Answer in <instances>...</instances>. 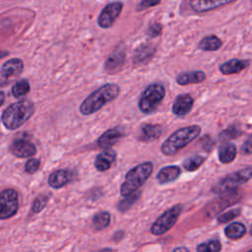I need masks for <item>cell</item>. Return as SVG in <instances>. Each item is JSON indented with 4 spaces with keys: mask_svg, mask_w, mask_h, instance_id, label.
<instances>
[{
    "mask_svg": "<svg viewBox=\"0 0 252 252\" xmlns=\"http://www.w3.org/2000/svg\"><path fill=\"white\" fill-rule=\"evenodd\" d=\"M23 69L24 63L19 58H13L6 61L0 69V84L8 83L12 78L20 75Z\"/></svg>",
    "mask_w": 252,
    "mask_h": 252,
    "instance_id": "13",
    "label": "cell"
},
{
    "mask_svg": "<svg viewBox=\"0 0 252 252\" xmlns=\"http://www.w3.org/2000/svg\"><path fill=\"white\" fill-rule=\"evenodd\" d=\"M11 153L17 158H30L35 155V146L27 139L15 140L11 146Z\"/></svg>",
    "mask_w": 252,
    "mask_h": 252,
    "instance_id": "15",
    "label": "cell"
},
{
    "mask_svg": "<svg viewBox=\"0 0 252 252\" xmlns=\"http://www.w3.org/2000/svg\"><path fill=\"white\" fill-rule=\"evenodd\" d=\"M172 252H190V251L185 247H178V248H175Z\"/></svg>",
    "mask_w": 252,
    "mask_h": 252,
    "instance_id": "39",
    "label": "cell"
},
{
    "mask_svg": "<svg viewBox=\"0 0 252 252\" xmlns=\"http://www.w3.org/2000/svg\"><path fill=\"white\" fill-rule=\"evenodd\" d=\"M110 222V215L107 212H99L93 218V224L96 229H103Z\"/></svg>",
    "mask_w": 252,
    "mask_h": 252,
    "instance_id": "28",
    "label": "cell"
},
{
    "mask_svg": "<svg viewBox=\"0 0 252 252\" xmlns=\"http://www.w3.org/2000/svg\"><path fill=\"white\" fill-rule=\"evenodd\" d=\"M222 46V40L216 34L205 35L198 43V48L203 51H217Z\"/></svg>",
    "mask_w": 252,
    "mask_h": 252,
    "instance_id": "22",
    "label": "cell"
},
{
    "mask_svg": "<svg viewBox=\"0 0 252 252\" xmlns=\"http://www.w3.org/2000/svg\"><path fill=\"white\" fill-rule=\"evenodd\" d=\"M240 153L242 155H252V134L244 141L242 147L240 149Z\"/></svg>",
    "mask_w": 252,
    "mask_h": 252,
    "instance_id": "37",
    "label": "cell"
},
{
    "mask_svg": "<svg viewBox=\"0 0 252 252\" xmlns=\"http://www.w3.org/2000/svg\"><path fill=\"white\" fill-rule=\"evenodd\" d=\"M71 180V173L66 169H58L53 171L48 177V184L54 189L65 186Z\"/></svg>",
    "mask_w": 252,
    "mask_h": 252,
    "instance_id": "21",
    "label": "cell"
},
{
    "mask_svg": "<svg viewBox=\"0 0 252 252\" xmlns=\"http://www.w3.org/2000/svg\"><path fill=\"white\" fill-rule=\"evenodd\" d=\"M123 9L122 2H111L107 4L100 12L97 18V24L102 29L110 28L119 17Z\"/></svg>",
    "mask_w": 252,
    "mask_h": 252,
    "instance_id": "10",
    "label": "cell"
},
{
    "mask_svg": "<svg viewBox=\"0 0 252 252\" xmlns=\"http://www.w3.org/2000/svg\"><path fill=\"white\" fill-rule=\"evenodd\" d=\"M248 252H252V249H251V250H249V251H248Z\"/></svg>",
    "mask_w": 252,
    "mask_h": 252,
    "instance_id": "43",
    "label": "cell"
},
{
    "mask_svg": "<svg viewBox=\"0 0 252 252\" xmlns=\"http://www.w3.org/2000/svg\"><path fill=\"white\" fill-rule=\"evenodd\" d=\"M39 165H40V161L39 159L37 158H30L27 162H26V165H25V171L29 174H33L35 173L38 168H39Z\"/></svg>",
    "mask_w": 252,
    "mask_h": 252,
    "instance_id": "34",
    "label": "cell"
},
{
    "mask_svg": "<svg viewBox=\"0 0 252 252\" xmlns=\"http://www.w3.org/2000/svg\"><path fill=\"white\" fill-rule=\"evenodd\" d=\"M165 96V88L159 83L150 84L141 94L138 107L141 112L150 114L154 112Z\"/></svg>",
    "mask_w": 252,
    "mask_h": 252,
    "instance_id": "5",
    "label": "cell"
},
{
    "mask_svg": "<svg viewBox=\"0 0 252 252\" xmlns=\"http://www.w3.org/2000/svg\"><path fill=\"white\" fill-rule=\"evenodd\" d=\"M249 232H250V234L252 235V225H251V227H250V231H249Z\"/></svg>",
    "mask_w": 252,
    "mask_h": 252,
    "instance_id": "42",
    "label": "cell"
},
{
    "mask_svg": "<svg viewBox=\"0 0 252 252\" xmlns=\"http://www.w3.org/2000/svg\"><path fill=\"white\" fill-rule=\"evenodd\" d=\"M239 215H240V210L239 209H233V210L227 211V212L222 213L221 215H220L218 217V220H219L220 223H225V222H228V221L234 220Z\"/></svg>",
    "mask_w": 252,
    "mask_h": 252,
    "instance_id": "33",
    "label": "cell"
},
{
    "mask_svg": "<svg viewBox=\"0 0 252 252\" xmlns=\"http://www.w3.org/2000/svg\"><path fill=\"white\" fill-rule=\"evenodd\" d=\"M153 171V163L146 161L130 169L126 176L125 181L120 187V194L125 197L137 192V190L147 181Z\"/></svg>",
    "mask_w": 252,
    "mask_h": 252,
    "instance_id": "4",
    "label": "cell"
},
{
    "mask_svg": "<svg viewBox=\"0 0 252 252\" xmlns=\"http://www.w3.org/2000/svg\"><path fill=\"white\" fill-rule=\"evenodd\" d=\"M126 47L124 43L118 44L104 63V70L108 74L118 73L126 61Z\"/></svg>",
    "mask_w": 252,
    "mask_h": 252,
    "instance_id": "9",
    "label": "cell"
},
{
    "mask_svg": "<svg viewBox=\"0 0 252 252\" xmlns=\"http://www.w3.org/2000/svg\"><path fill=\"white\" fill-rule=\"evenodd\" d=\"M205 159L206 158L201 155H195V156L189 157L183 161V167L187 171H195L204 163Z\"/></svg>",
    "mask_w": 252,
    "mask_h": 252,
    "instance_id": "27",
    "label": "cell"
},
{
    "mask_svg": "<svg viewBox=\"0 0 252 252\" xmlns=\"http://www.w3.org/2000/svg\"><path fill=\"white\" fill-rule=\"evenodd\" d=\"M120 93V88L114 83H107L88 95L81 103L80 112L83 115L93 114L101 109L106 103L114 100Z\"/></svg>",
    "mask_w": 252,
    "mask_h": 252,
    "instance_id": "1",
    "label": "cell"
},
{
    "mask_svg": "<svg viewBox=\"0 0 252 252\" xmlns=\"http://www.w3.org/2000/svg\"><path fill=\"white\" fill-rule=\"evenodd\" d=\"M206 73L200 70L181 72L176 76V83L180 86H187L191 84H200L206 80Z\"/></svg>",
    "mask_w": 252,
    "mask_h": 252,
    "instance_id": "18",
    "label": "cell"
},
{
    "mask_svg": "<svg viewBox=\"0 0 252 252\" xmlns=\"http://www.w3.org/2000/svg\"><path fill=\"white\" fill-rule=\"evenodd\" d=\"M156 53V46L151 42H143L139 44L133 52V64L135 66H143L148 64Z\"/></svg>",
    "mask_w": 252,
    "mask_h": 252,
    "instance_id": "12",
    "label": "cell"
},
{
    "mask_svg": "<svg viewBox=\"0 0 252 252\" xmlns=\"http://www.w3.org/2000/svg\"><path fill=\"white\" fill-rule=\"evenodd\" d=\"M252 178V166L244 167L222 177L213 186V192L217 194L227 193Z\"/></svg>",
    "mask_w": 252,
    "mask_h": 252,
    "instance_id": "6",
    "label": "cell"
},
{
    "mask_svg": "<svg viewBox=\"0 0 252 252\" xmlns=\"http://www.w3.org/2000/svg\"><path fill=\"white\" fill-rule=\"evenodd\" d=\"M181 170L177 165H168V166H164L162 167L158 175L157 178L158 180L159 183H167V182H171L175 179H177V177L180 175Z\"/></svg>",
    "mask_w": 252,
    "mask_h": 252,
    "instance_id": "24",
    "label": "cell"
},
{
    "mask_svg": "<svg viewBox=\"0 0 252 252\" xmlns=\"http://www.w3.org/2000/svg\"><path fill=\"white\" fill-rule=\"evenodd\" d=\"M251 2H252V0H251Z\"/></svg>",
    "mask_w": 252,
    "mask_h": 252,
    "instance_id": "44",
    "label": "cell"
},
{
    "mask_svg": "<svg viewBox=\"0 0 252 252\" xmlns=\"http://www.w3.org/2000/svg\"><path fill=\"white\" fill-rule=\"evenodd\" d=\"M116 153L111 149L104 150L100 154H98L94 159V166L98 171H106L108 170L112 163L115 161Z\"/></svg>",
    "mask_w": 252,
    "mask_h": 252,
    "instance_id": "20",
    "label": "cell"
},
{
    "mask_svg": "<svg viewBox=\"0 0 252 252\" xmlns=\"http://www.w3.org/2000/svg\"><path fill=\"white\" fill-rule=\"evenodd\" d=\"M224 233L227 238L236 240L241 238L246 233V227L240 222H232L225 227Z\"/></svg>",
    "mask_w": 252,
    "mask_h": 252,
    "instance_id": "25",
    "label": "cell"
},
{
    "mask_svg": "<svg viewBox=\"0 0 252 252\" xmlns=\"http://www.w3.org/2000/svg\"><path fill=\"white\" fill-rule=\"evenodd\" d=\"M249 59H238L232 58L229 59L220 65V72L222 75H233L238 74L249 67L250 65Z\"/></svg>",
    "mask_w": 252,
    "mask_h": 252,
    "instance_id": "16",
    "label": "cell"
},
{
    "mask_svg": "<svg viewBox=\"0 0 252 252\" xmlns=\"http://www.w3.org/2000/svg\"><path fill=\"white\" fill-rule=\"evenodd\" d=\"M160 2H161V0H141L140 3L138 4V6L136 7V11L137 12H142L144 10H147V9L151 8V7L158 6Z\"/></svg>",
    "mask_w": 252,
    "mask_h": 252,
    "instance_id": "35",
    "label": "cell"
},
{
    "mask_svg": "<svg viewBox=\"0 0 252 252\" xmlns=\"http://www.w3.org/2000/svg\"><path fill=\"white\" fill-rule=\"evenodd\" d=\"M162 133V127L159 124L145 123L140 128L138 139L142 142H152L160 137Z\"/></svg>",
    "mask_w": 252,
    "mask_h": 252,
    "instance_id": "19",
    "label": "cell"
},
{
    "mask_svg": "<svg viewBox=\"0 0 252 252\" xmlns=\"http://www.w3.org/2000/svg\"><path fill=\"white\" fill-rule=\"evenodd\" d=\"M30 92V84L28 80H21L17 82L12 88V94L15 97H21L26 95Z\"/></svg>",
    "mask_w": 252,
    "mask_h": 252,
    "instance_id": "29",
    "label": "cell"
},
{
    "mask_svg": "<svg viewBox=\"0 0 252 252\" xmlns=\"http://www.w3.org/2000/svg\"><path fill=\"white\" fill-rule=\"evenodd\" d=\"M221 244L218 240H209L197 246V252H220Z\"/></svg>",
    "mask_w": 252,
    "mask_h": 252,
    "instance_id": "30",
    "label": "cell"
},
{
    "mask_svg": "<svg viewBox=\"0 0 252 252\" xmlns=\"http://www.w3.org/2000/svg\"><path fill=\"white\" fill-rule=\"evenodd\" d=\"M33 112V102L30 99H22L8 106L3 111L1 120L7 129L15 130L28 121Z\"/></svg>",
    "mask_w": 252,
    "mask_h": 252,
    "instance_id": "3",
    "label": "cell"
},
{
    "mask_svg": "<svg viewBox=\"0 0 252 252\" xmlns=\"http://www.w3.org/2000/svg\"><path fill=\"white\" fill-rule=\"evenodd\" d=\"M98 252H113V250L110 249V248H103V249L99 250Z\"/></svg>",
    "mask_w": 252,
    "mask_h": 252,
    "instance_id": "41",
    "label": "cell"
},
{
    "mask_svg": "<svg viewBox=\"0 0 252 252\" xmlns=\"http://www.w3.org/2000/svg\"><path fill=\"white\" fill-rule=\"evenodd\" d=\"M182 207L180 205H175L165 213H163L151 226V232L154 235H160L169 230L176 222Z\"/></svg>",
    "mask_w": 252,
    "mask_h": 252,
    "instance_id": "7",
    "label": "cell"
},
{
    "mask_svg": "<svg viewBox=\"0 0 252 252\" xmlns=\"http://www.w3.org/2000/svg\"><path fill=\"white\" fill-rule=\"evenodd\" d=\"M123 129L120 127H114L106 130L97 140V145L103 150L110 149L123 137Z\"/></svg>",
    "mask_w": 252,
    "mask_h": 252,
    "instance_id": "17",
    "label": "cell"
},
{
    "mask_svg": "<svg viewBox=\"0 0 252 252\" xmlns=\"http://www.w3.org/2000/svg\"><path fill=\"white\" fill-rule=\"evenodd\" d=\"M240 134H241V131L236 125H230L220 133L219 140L221 143H228V141L232 139H236Z\"/></svg>",
    "mask_w": 252,
    "mask_h": 252,
    "instance_id": "26",
    "label": "cell"
},
{
    "mask_svg": "<svg viewBox=\"0 0 252 252\" xmlns=\"http://www.w3.org/2000/svg\"><path fill=\"white\" fill-rule=\"evenodd\" d=\"M237 154V150L234 144L231 143H222L218 152L219 159L221 163H230L234 160Z\"/></svg>",
    "mask_w": 252,
    "mask_h": 252,
    "instance_id": "23",
    "label": "cell"
},
{
    "mask_svg": "<svg viewBox=\"0 0 252 252\" xmlns=\"http://www.w3.org/2000/svg\"><path fill=\"white\" fill-rule=\"evenodd\" d=\"M201 143L203 144V146H204V148H205L206 150H210V149L213 147V145H214V141H213L212 138H211L210 136H208V135H206V136H204V137L202 138Z\"/></svg>",
    "mask_w": 252,
    "mask_h": 252,
    "instance_id": "38",
    "label": "cell"
},
{
    "mask_svg": "<svg viewBox=\"0 0 252 252\" xmlns=\"http://www.w3.org/2000/svg\"><path fill=\"white\" fill-rule=\"evenodd\" d=\"M47 201H48V197L46 195L37 196L32 202V213L36 214V213L41 212L43 210V208L45 207Z\"/></svg>",
    "mask_w": 252,
    "mask_h": 252,
    "instance_id": "32",
    "label": "cell"
},
{
    "mask_svg": "<svg viewBox=\"0 0 252 252\" xmlns=\"http://www.w3.org/2000/svg\"><path fill=\"white\" fill-rule=\"evenodd\" d=\"M193 104H194V99L190 94H181L175 97L172 103L171 110L174 115L178 117H183L192 110Z\"/></svg>",
    "mask_w": 252,
    "mask_h": 252,
    "instance_id": "14",
    "label": "cell"
},
{
    "mask_svg": "<svg viewBox=\"0 0 252 252\" xmlns=\"http://www.w3.org/2000/svg\"><path fill=\"white\" fill-rule=\"evenodd\" d=\"M201 126L197 124L182 127L174 131L161 145L160 151L165 156H173L185 148L201 134Z\"/></svg>",
    "mask_w": 252,
    "mask_h": 252,
    "instance_id": "2",
    "label": "cell"
},
{
    "mask_svg": "<svg viewBox=\"0 0 252 252\" xmlns=\"http://www.w3.org/2000/svg\"><path fill=\"white\" fill-rule=\"evenodd\" d=\"M19 208L18 193L9 188L0 192V220H7L16 215Z\"/></svg>",
    "mask_w": 252,
    "mask_h": 252,
    "instance_id": "8",
    "label": "cell"
},
{
    "mask_svg": "<svg viewBox=\"0 0 252 252\" xmlns=\"http://www.w3.org/2000/svg\"><path fill=\"white\" fill-rule=\"evenodd\" d=\"M140 193L139 192H135L133 194H130L128 196H125L123 200H121L118 204V210L120 212H125L127 211L135 202L136 200L139 198Z\"/></svg>",
    "mask_w": 252,
    "mask_h": 252,
    "instance_id": "31",
    "label": "cell"
},
{
    "mask_svg": "<svg viewBox=\"0 0 252 252\" xmlns=\"http://www.w3.org/2000/svg\"><path fill=\"white\" fill-rule=\"evenodd\" d=\"M5 101V94L3 92H0V106L4 103Z\"/></svg>",
    "mask_w": 252,
    "mask_h": 252,
    "instance_id": "40",
    "label": "cell"
},
{
    "mask_svg": "<svg viewBox=\"0 0 252 252\" xmlns=\"http://www.w3.org/2000/svg\"><path fill=\"white\" fill-rule=\"evenodd\" d=\"M235 1L236 0H187V3L193 12L203 14L227 6Z\"/></svg>",
    "mask_w": 252,
    "mask_h": 252,
    "instance_id": "11",
    "label": "cell"
},
{
    "mask_svg": "<svg viewBox=\"0 0 252 252\" xmlns=\"http://www.w3.org/2000/svg\"><path fill=\"white\" fill-rule=\"evenodd\" d=\"M161 32H162V25L159 23H154L150 25L147 30V34L151 37H157L160 35Z\"/></svg>",
    "mask_w": 252,
    "mask_h": 252,
    "instance_id": "36",
    "label": "cell"
}]
</instances>
